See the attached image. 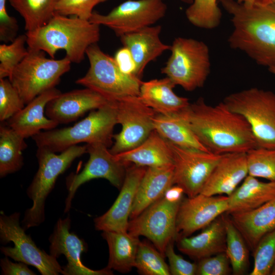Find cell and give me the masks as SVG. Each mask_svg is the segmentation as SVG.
<instances>
[{"label": "cell", "mask_w": 275, "mask_h": 275, "mask_svg": "<svg viewBox=\"0 0 275 275\" xmlns=\"http://www.w3.org/2000/svg\"><path fill=\"white\" fill-rule=\"evenodd\" d=\"M224 214L226 234V253L234 275L244 274L249 265L250 250L242 235L235 227L230 216Z\"/></svg>", "instance_id": "d6a6232c"}, {"label": "cell", "mask_w": 275, "mask_h": 275, "mask_svg": "<svg viewBox=\"0 0 275 275\" xmlns=\"http://www.w3.org/2000/svg\"><path fill=\"white\" fill-rule=\"evenodd\" d=\"M253 253L254 266L250 275H269L275 261V228L263 235Z\"/></svg>", "instance_id": "74e56055"}, {"label": "cell", "mask_w": 275, "mask_h": 275, "mask_svg": "<svg viewBox=\"0 0 275 275\" xmlns=\"http://www.w3.org/2000/svg\"><path fill=\"white\" fill-rule=\"evenodd\" d=\"M109 102L100 94L86 88L61 93L47 104L45 114L59 124L69 123L87 112L98 109Z\"/></svg>", "instance_id": "d6986e66"}, {"label": "cell", "mask_w": 275, "mask_h": 275, "mask_svg": "<svg viewBox=\"0 0 275 275\" xmlns=\"http://www.w3.org/2000/svg\"><path fill=\"white\" fill-rule=\"evenodd\" d=\"M23 18L26 32L46 25L54 15L59 0H8Z\"/></svg>", "instance_id": "1f68e13d"}, {"label": "cell", "mask_w": 275, "mask_h": 275, "mask_svg": "<svg viewBox=\"0 0 275 275\" xmlns=\"http://www.w3.org/2000/svg\"><path fill=\"white\" fill-rule=\"evenodd\" d=\"M180 112L171 115L156 114L153 119L154 130L179 147L209 152L197 138Z\"/></svg>", "instance_id": "f546056e"}, {"label": "cell", "mask_w": 275, "mask_h": 275, "mask_svg": "<svg viewBox=\"0 0 275 275\" xmlns=\"http://www.w3.org/2000/svg\"><path fill=\"white\" fill-rule=\"evenodd\" d=\"M229 215L253 252L261 237L275 228V197L255 209Z\"/></svg>", "instance_id": "cb8c5ba5"}, {"label": "cell", "mask_w": 275, "mask_h": 275, "mask_svg": "<svg viewBox=\"0 0 275 275\" xmlns=\"http://www.w3.org/2000/svg\"><path fill=\"white\" fill-rule=\"evenodd\" d=\"M114 58L121 71L126 74L137 77L136 66L131 52L127 48L123 46L118 49Z\"/></svg>", "instance_id": "ee69618b"}, {"label": "cell", "mask_w": 275, "mask_h": 275, "mask_svg": "<svg viewBox=\"0 0 275 275\" xmlns=\"http://www.w3.org/2000/svg\"><path fill=\"white\" fill-rule=\"evenodd\" d=\"M181 202H171L163 197L129 221L128 232L147 238L165 257L167 245L177 237L176 218Z\"/></svg>", "instance_id": "4fadbf2b"}, {"label": "cell", "mask_w": 275, "mask_h": 275, "mask_svg": "<svg viewBox=\"0 0 275 275\" xmlns=\"http://www.w3.org/2000/svg\"><path fill=\"white\" fill-rule=\"evenodd\" d=\"M163 0H127L105 15L93 12L89 20L105 25L120 36L153 25L166 15Z\"/></svg>", "instance_id": "7c38bea8"}, {"label": "cell", "mask_w": 275, "mask_h": 275, "mask_svg": "<svg viewBox=\"0 0 275 275\" xmlns=\"http://www.w3.org/2000/svg\"><path fill=\"white\" fill-rule=\"evenodd\" d=\"M24 138L7 124L0 126V177L16 172L23 165Z\"/></svg>", "instance_id": "4dcf8cb0"}, {"label": "cell", "mask_w": 275, "mask_h": 275, "mask_svg": "<svg viewBox=\"0 0 275 275\" xmlns=\"http://www.w3.org/2000/svg\"><path fill=\"white\" fill-rule=\"evenodd\" d=\"M107 0H59L55 9L57 14L66 16H75L89 20L93 9Z\"/></svg>", "instance_id": "ab89813d"}, {"label": "cell", "mask_w": 275, "mask_h": 275, "mask_svg": "<svg viewBox=\"0 0 275 275\" xmlns=\"http://www.w3.org/2000/svg\"><path fill=\"white\" fill-rule=\"evenodd\" d=\"M8 0H0V40L4 43L12 42L17 37L18 25L15 17L7 11Z\"/></svg>", "instance_id": "7bdbcfd3"}, {"label": "cell", "mask_w": 275, "mask_h": 275, "mask_svg": "<svg viewBox=\"0 0 275 275\" xmlns=\"http://www.w3.org/2000/svg\"><path fill=\"white\" fill-rule=\"evenodd\" d=\"M161 29L160 25H153L119 37L123 46L128 49L133 57L136 66V76L140 79L150 62L170 50L171 45L160 39Z\"/></svg>", "instance_id": "7402d4cb"}, {"label": "cell", "mask_w": 275, "mask_h": 275, "mask_svg": "<svg viewBox=\"0 0 275 275\" xmlns=\"http://www.w3.org/2000/svg\"><path fill=\"white\" fill-rule=\"evenodd\" d=\"M200 142L211 153H247L258 147L251 127L222 101L207 104L201 97L180 112Z\"/></svg>", "instance_id": "6da1fadb"}, {"label": "cell", "mask_w": 275, "mask_h": 275, "mask_svg": "<svg viewBox=\"0 0 275 275\" xmlns=\"http://www.w3.org/2000/svg\"><path fill=\"white\" fill-rule=\"evenodd\" d=\"M29 48L40 50L54 58L57 52L63 49L71 63H80L91 45L100 39V25L75 16L57 13L44 26L26 32Z\"/></svg>", "instance_id": "3957f363"}, {"label": "cell", "mask_w": 275, "mask_h": 275, "mask_svg": "<svg viewBox=\"0 0 275 275\" xmlns=\"http://www.w3.org/2000/svg\"><path fill=\"white\" fill-rule=\"evenodd\" d=\"M269 71L275 75V67L268 68Z\"/></svg>", "instance_id": "681fc988"}, {"label": "cell", "mask_w": 275, "mask_h": 275, "mask_svg": "<svg viewBox=\"0 0 275 275\" xmlns=\"http://www.w3.org/2000/svg\"><path fill=\"white\" fill-rule=\"evenodd\" d=\"M118 124L121 131L114 134L115 142L110 152L114 154L131 150L143 143L154 130L156 114L139 96H130L114 101Z\"/></svg>", "instance_id": "8fae6325"}, {"label": "cell", "mask_w": 275, "mask_h": 275, "mask_svg": "<svg viewBox=\"0 0 275 275\" xmlns=\"http://www.w3.org/2000/svg\"><path fill=\"white\" fill-rule=\"evenodd\" d=\"M168 142L173 158L174 184L182 187L187 197L200 194L222 154L182 148Z\"/></svg>", "instance_id": "9a60e30c"}, {"label": "cell", "mask_w": 275, "mask_h": 275, "mask_svg": "<svg viewBox=\"0 0 275 275\" xmlns=\"http://www.w3.org/2000/svg\"><path fill=\"white\" fill-rule=\"evenodd\" d=\"M17 89L9 78H0V121L8 120L25 106Z\"/></svg>", "instance_id": "f35d334b"}, {"label": "cell", "mask_w": 275, "mask_h": 275, "mask_svg": "<svg viewBox=\"0 0 275 275\" xmlns=\"http://www.w3.org/2000/svg\"><path fill=\"white\" fill-rule=\"evenodd\" d=\"M263 1L266 2L275 3V0H263Z\"/></svg>", "instance_id": "816d5d0a"}, {"label": "cell", "mask_w": 275, "mask_h": 275, "mask_svg": "<svg viewBox=\"0 0 275 275\" xmlns=\"http://www.w3.org/2000/svg\"><path fill=\"white\" fill-rule=\"evenodd\" d=\"M228 207V196L225 195L206 196L200 194L182 199L177 214V238L189 236L205 228L217 217L226 213Z\"/></svg>", "instance_id": "2e32d148"}, {"label": "cell", "mask_w": 275, "mask_h": 275, "mask_svg": "<svg viewBox=\"0 0 275 275\" xmlns=\"http://www.w3.org/2000/svg\"><path fill=\"white\" fill-rule=\"evenodd\" d=\"M246 157L249 175L275 182V149L257 147Z\"/></svg>", "instance_id": "d590c367"}, {"label": "cell", "mask_w": 275, "mask_h": 275, "mask_svg": "<svg viewBox=\"0 0 275 275\" xmlns=\"http://www.w3.org/2000/svg\"><path fill=\"white\" fill-rule=\"evenodd\" d=\"M147 168L133 164L128 167L120 192L113 205L105 213L94 219L96 230L127 232L135 195Z\"/></svg>", "instance_id": "ac0fdd59"}, {"label": "cell", "mask_w": 275, "mask_h": 275, "mask_svg": "<svg viewBox=\"0 0 275 275\" xmlns=\"http://www.w3.org/2000/svg\"><path fill=\"white\" fill-rule=\"evenodd\" d=\"M223 102L249 123L258 147L275 149V93L251 88L227 96Z\"/></svg>", "instance_id": "9c48e42d"}, {"label": "cell", "mask_w": 275, "mask_h": 275, "mask_svg": "<svg viewBox=\"0 0 275 275\" xmlns=\"http://www.w3.org/2000/svg\"><path fill=\"white\" fill-rule=\"evenodd\" d=\"M117 124L115 102L110 101L72 126L41 131L32 139L37 147L56 153L81 143H101L108 147L112 145L113 130Z\"/></svg>", "instance_id": "277c9868"}, {"label": "cell", "mask_w": 275, "mask_h": 275, "mask_svg": "<svg viewBox=\"0 0 275 275\" xmlns=\"http://www.w3.org/2000/svg\"><path fill=\"white\" fill-rule=\"evenodd\" d=\"M103 238L109 249L107 267L121 273L129 272L134 267L135 260L140 241L139 237L128 231H103Z\"/></svg>", "instance_id": "f1b7e54d"}, {"label": "cell", "mask_w": 275, "mask_h": 275, "mask_svg": "<svg viewBox=\"0 0 275 275\" xmlns=\"http://www.w3.org/2000/svg\"><path fill=\"white\" fill-rule=\"evenodd\" d=\"M165 256L169 260L171 274L194 275L196 274L197 264L191 263L177 254L174 249V241H171L167 246Z\"/></svg>", "instance_id": "b9f144b4"}, {"label": "cell", "mask_w": 275, "mask_h": 275, "mask_svg": "<svg viewBox=\"0 0 275 275\" xmlns=\"http://www.w3.org/2000/svg\"><path fill=\"white\" fill-rule=\"evenodd\" d=\"M164 257L148 243L140 241L135 257L134 267L144 275L171 274Z\"/></svg>", "instance_id": "e575fe53"}, {"label": "cell", "mask_w": 275, "mask_h": 275, "mask_svg": "<svg viewBox=\"0 0 275 275\" xmlns=\"http://www.w3.org/2000/svg\"><path fill=\"white\" fill-rule=\"evenodd\" d=\"M269 275H275V261L274 262L273 265L271 267Z\"/></svg>", "instance_id": "c3c4849f"}, {"label": "cell", "mask_w": 275, "mask_h": 275, "mask_svg": "<svg viewBox=\"0 0 275 275\" xmlns=\"http://www.w3.org/2000/svg\"><path fill=\"white\" fill-rule=\"evenodd\" d=\"M176 85L169 77L142 81L140 97L156 113L163 115L177 114L188 106V98L176 95Z\"/></svg>", "instance_id": "d4e9b609"}, {"label": "cell", "mask_w": 275, "mask_h": 275, "mask_svg": "<svg viewBox=\"0 0 275 275\" xmlns=\"http://www.w3.org/2000/svg\"><path fill=\"white\" fill-rule=\"evenodd\" d=\"M238 3L244 4L246 5H252L258 0H236Z\"/></svg>", "instance_id": "7dc6e473"}, {"label": "cell", "mask_w": 275, "mask_h": 275, "mask_svg": "<svg viewBox=\"0 0 275 275\" xmlns=\"http://www.w3.org/2000/svg\"><path fill=\"white\" fill-rule=\"evenodd\" d=\"M26 34L20 35L10 44L0 45V78L11 76L16 66L25 58L28 52L25 45Z\"/></svg>", "instance_id": "8d00e7d4"}, {"label": "cell", "mask_w": 275, "mask_h": 275, "mask_svg": "<svg viewBox=\"0 0 275 275\" xmlns=\"http://www.w3.org/2000/svg\"><path fill=\"white\" fill-rule=\"evenodd\" d=\"M248 175L246 153L223 154L200 194L229 196Z\"/></svg>", "instance_id": "ffe728a7"}, {"label": "cell", "mask_w": 275, "mask_h": 275, "mask_svg": "<svg viewBox=\"0 0 275 275\" xmlns=\"http://www.w3.org/2000/svg\"><path fill=\"white\" fill-rule=\"evenodd\" d=\"M230 265L226 252L221 253L200 260L196 274L227 275L232 271Z\"/></svg>", "instance_id": "60d3db41"}, {"label": "cell", "mask_w": 275, "mask_h": 275, "mask_svg": "<svg viewBox=\"0 0 275 275\" xmlns=\"http://www.w3.org/2000/svg\"><path fill=\"white\" fill-rule=\"evenodd\" d=\"M174 185V165L147 167L139 186L130 218L140 214L151 205L162 198Z\"/></svg>", "instance_id": "484cf974"}, {"label": "cell", "mask_w": 275, "mask_h": 275, "mask_svg": "<svg viewBox=\"0 0 275 275\" xmlns=\"http://www.w3.org/2000/svg\"><path fill=\"white\" fill-rule=\"evenodd\" d=\"M220 2L231 16L230 47L243 51L260 65L275 67V3L263 0L252 5L235 0Z\"/></svg>", "instance_id": "7a4b0ae2"}, {"label": "cell", "mask_w": 275, "mask_h": 275, "mask_svg": "<svg viewBox=\"0 0 275 275\" xmlns=\"http://www.w3.org/2000/svg\"><path fill=\"white\" fill-rule=\"evenodd\" d=\"M86 153L87 145L71 146L59 154L46 148L38 147L36 157L38 169L26 190L33 205L26 209L21 222L22 227L25 230L44 222L45 200L54 187L58 177L76 158Z\"/></svg>", "instance_id": "5b68a950"}, {"label": "cell", "mask_w": 275, "mask_h": 275, "mask_svg": "<svg viewBox=\"0 0 275 275\" xmlns=\"http://www.w3.org/2000/svg\"><path fill=\"white\" fill-rule=\"evenodd\" d=\"M0 214L1 241L6 244L13 242L14 246H2V254L16 261L35 267L42 275H58L62 273L63 268L57 258L47 254L35 244L25 230L19 223L20 213L15 212Z\"/></svg>", "instance_id": "30bf717a"}, {"label": "cell", "mask_w": 275, "mask_h": 275, "mask_svg": "<svg viewBox=\"0 0 275 275\" xmlns=\"http://www.w3.org/2000/svg\"><path fill=\"white\" fill-rule=\"evenodd\" d=\"M61 93L54 88L40 94L9 119L7 124L24 139L32 138L42 130L54 129L59 124L45 115V107Z\"/></svg>", "instance_id": "44dd1931"}, {"label": "cell", "mask_w": 275, "mask_h": 275, "mask_svg": "<svg viewBox=\"0 0 275 275\" xmlns=\"http://www.w3.org/2000/svg\"><path fill=\"white\" fill-rule=\"evenodd\" d=\"M120 160L146 167L174 165L169 142L155 130L137 147L115 155Z\"/></svg>", "instance_id": "4316f807"}, {"label": "cell", "mask_w": 275, "mask_h": 275, "mask_svg": "<svg viewBox=\"0 0 275 275\" xmlns=\"http://www.w3.org/2000/svg\"><path fill=\"white\" fill-rule=\"evenodd\" d=\"M71 219L69 217L60 218L56 224L53 233L50 236L49 254L54 258L63 255L67 264L63 268L64 275H107L112 274L111 269L95 270L88 268L81 262L82 253L87 250L85 241L75 233L70 232Z\"/></svg>", "instance_id": "e0dca14e"}, {"label": "cell", "mask_w": 275, "mask_h": 275, "mask_svg": "<svg viewBox=\"0 0 275 275\" xmlns=\"http://www.w3.org/2000/svg\"><path fill=\"white\" fill-rule=\"evenodd\" d=\"M86 56L90 67L84 76L76 80L77 84L96 92L109 101L140 95L141 79L121 71L114 58L97 44L88 47Z\"/></svg>", "instance_id": "8992f818"}, {"label": "cell", "mask_w": 275, "mask_h": 275, "mask_svg": "<svg viewBox=\"0 0 275 275\" xmlns=\"http://www.w3.org/2000/svg\"><path fill=\"white\" fill-rule=\"evenodd\" d=\"M274 197L275 182L261 181L248 175L228 196V207L226 214L230 215L255 209Z\"/></svg>", "instance_id": "83f0119b"}, {"label": "cell", "mask_w": 275, "mask_h": 275, "mask_svg": "<svg viewBox=\"0 0 275 275\" xmlns=\"http://www.w3.org/2000/svg\"><path fill=\"white\" fill-rule=\"evenodd\" d=\"M28 49L26 56L9 78L25 104L56 88L61 76L70 70L71 64L66 57L59 60L48 59L42 50Z\"/></svg>", "instance_id": "52a82bcc"}, {"label": "cell", "mask_w": 275, "mask_h": 275, "mask_svg": "<svg viewBox=\"0 0 275 275\" xmlns=\"http://www.w3.org/2000/svg\"><path fill=\"white\" fill-rule=\"evenodd\" d=\"M171 54L161 72L187 91L204 86L210 72L209 50L203 41L176 38Z\"/></svg>", "instance_id": "ba28073f"}, {"label": "cell", "mask_w": 275, "mask_h": 275, "mask_svg": "<svg viewBox=\"0 0 275 275\" xmlns=\"http://www.w3.org/2000/svg\"><path fill=\"white\" fill-rule=\"evenodd\" d=\"M180 1L184 3L190 5L193 2L194 0H180Z\"/></svg>", "instance_id": "f907efd6"}, {"label": "cell", "mask_w": 275, "mask_h": 275, "mask_svg": "<svg viewBox=\"0 0 275 275\" xmlns=\"http://www.w3.org/2000/svg\"><path fill=\"white\" fill-rule=\"evenodd\" d=\"M222 15L217 0H194L185 10L186 17L191 24L205 29L218 26Z\"/></svg>", "instance_id": "836d02e7"}, {"label": "cell", "mask_w": 275, "mask_h": 275, "mask_svg": "<svg viewBox=\"0 0 275 275\" xmlns=\"http://www.w3.org/2000/svg\"><path fill=\"white\" fill-rule=\"evenodd\" d=\"M184 190L180 186L175 185L170 187L165 193L164 198L171 202H178L182 201Z\"/></svg>", "instance_id": "bcb514c9"}, {"label": "cell", "mask_w": 275, "mask_h": 275, "mask_svg": "<svg viewBox=\"0 0 275 275\" xmlns=\"http://www.w3.org/2000/svg\"><path fill=\"white\" fill-rule=\"evenodd\" d=\"M3 275H35L36 273L31 270L28 265L21 262L14 263L6 256L1 260L0 263Z\"/></svg>", "instance_id": "f6af8a7d"}, {"label": "cell", "mask_w": 275, "mask_h": 275, "mask_svg": "<svg viewBox=\"0 0 275 275\" xmlns=\"http://www.w3.org/2000/svg\"><path fill=\"white\" fill-rule=\"evenodd\" d=\"M87 147L89 159L84 169L80 172L71 173L66 178L68 194L65 201V213L70 209L72 200L78 187L92 179L104 178L121 189L127 168L131 164L119 160L108 147L102 144H87Z\"/></svg>", "instance_id": "5bb4252c"}, {"label": "cell", "mask_w": 275, "mask_h": 275, "mask_svg": "<svg viewBox=\"0 0 275 275\" xmlns=\"http://www.w3.org/2000/svg\"><path fill=\"white\" fill-rule=\"evenodd\" d=\"M177 248L192 259H202L226 252V234L223 214L214 219L199 234L180 237Z\"/></svg>", "instance_id": "603a6c76"}]
</instances>
